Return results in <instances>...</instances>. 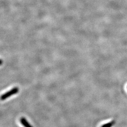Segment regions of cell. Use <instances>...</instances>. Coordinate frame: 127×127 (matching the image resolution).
<instances>
[{
	"label": "cell",
	"instance_id": "7a4b0ae2",
	"mask_svg": "<svg viewBox=\"0 0 127 127\" xmlns=\"http://www.w3.org/2000/svg\"><path fill=\"white\" fill-rule=\"evenodd\" d=\"M20 123L24 127H32L24 117H22L20 119Z\"/></svg>",
	"mask_w": 127,
	"mask_h": 127
},
{
	"label": "cell",
	"instance_id": "6da1fadb",
	"mask_svg": "<svg viewBox=\"0 0 127 127\" xmlns=\"http://www.w3.org/2000/svg\"><path fill=\"white\" fill-rule=\"evenodd\" d=\"M19 91V89L18 87H14L10 91H8V92H6L4 94H2L1 96V100H4L7 98H9L10 96L12 95L16 94L18 93Z\"/></svg>",
	"mask_w": 127,
	"mask_h": 127
},
{
	"label": "cell",
	"instance_id": "3957f363",
	"mask_svg": "<svg viewBox=\"0 0 127 127\" xmlns=\"http://www.w3.org/2000/svg\"><path fill=\"white\" fill-rule=\"evenodd\" d=\"M115 123V121H112L110 123L104 124L103 125V126L101 127H112Z\"/></svg>",
	"mask_w": 127,
	"mask_h": 127
}]
</instances>
